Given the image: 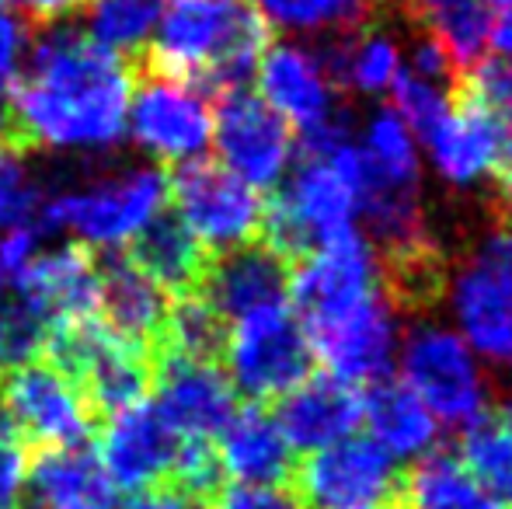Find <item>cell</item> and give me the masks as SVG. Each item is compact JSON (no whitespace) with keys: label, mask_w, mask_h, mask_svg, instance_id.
Masks as SVG:
<instances>
[{"label":"cell","mask_w":512,"mask_h":509,"mask_svg":"<svg viewBox=\"0 0 512 509\" xmlns=\"http://www.w3.org/2000/svg\"><path fill=\"white\" fill-rule=\"evenodd\" d=\"M133 67L77 25H49L28 46L11 88V136L21 150L112 154L126 136Z\"/></svg>","instance_id":"obj_1"},{"label":"cell","mask_w":512,"mask_h":509,"mask_svg":"<svg viewBox=\"0 0 512 509\" xmlns=\"http://www.w3.org/2000/svg\"><path fill=\"white\" fill-rule=\"evenodd\" d=\"M460 95H467L499 133L502 161L512 164V67L502 60H481L471 67L467 84H460Z\"/></svg>","instance_id":"obj_36"},{"label":"cell","mask_w":512,"mask_h":509,"mask_svg":"<svg viewBox=\"0 0 512 509\" xmlns=\"http://www.w3.org/2000/svg\"><path fill=\"white\" fill-rule=\"evenodd\" d=\"M227 346V321L206 304L199 293L171 300L168 325H164V339L157 353H175L189 356V360L216 363Z\"/></svg>","instance_id":"obj_34"},{"label":"cell","mask_w":512,"mask_h":509,"mask_svg":"<svg viewBox=\"0 0 512 509\" xmlns=\"http://www.w3.org/2000/svg\"><path fill=\"white\" fill-rule=\"evenodd\" d=\"M28 485V447L0 426V509H18Z\"/></svg>","instance_id":"obj_40"},{"label":"cell","mask_w":512,"mask_h":509,"mask_svg":"<svg viewBox=\"0 0 512 509\" xmlns=\"http://www.w3.org/2000/svg\"><path fill=\"white\" fill-rule=\"evenodd\" d=\"M98 461L112 485L129 492H150L171 482L182 440L164 426L150 401L129 405L122 412L108 415L105 426H98Z\"/></svg>","instance_id":"obj_15"},{"label":"cell","mask_w":512,"mask_h":509,"mask_svg":"<svg viewBox=\"0 0 512 509\" xmlns=\"http://www.w3.org/2000/svg\"><path fill=\"white\" fill-rule=\"evenodd\" d=\"M4 4H11V0H0V7H4Z\"/></svg>","instance_id":"obj_50"},{"label":"cell","mask_w":512,"mask_h":509,"mask_svg":"<svg viewBox=\"0 0 512 509\" xmlns=\"http://www.w3.org/2000/svg\"><path fill=\"white\" fill-rule=\"evenodd\" d=\"M269 49V25L251 0H164L157 39L133 70L234 91L255 74Z\"/></svg>","instance_id":"obj_2"},{"label":"cell","mask_w":512,"mask_h":509,"mask_svg":"<svg viewBox=\"0 0 512 509\" xmlns=\"http://www.w3.org/2000/svg\"><path fill=\"white\" fill-rule=\"evenodd\" d=\"M213 140L223 168L251 189H276L297 157L293 129L244 88L223 91L220 109L213 112Z\"/></svg>","instance_id":"obj_12"},{"label":"cell","mask_w":512,"mask_h":509,"mask_svg":"<svg viewBox=\"0 0 512 509\" xmlns=\"http://www.w3.org/2000/svg\"><path fill=\"white\" fill-rule=\"evenodd\" d=\"M324 70L331 74L335 88H352L359 95H384L401 74V46L384 28H356L349 35H335L321 49Z\"/></svg>","instance_id":"obj_27"},{"label":"cell","mask_w":512,"mask_h":509,"mask_svg":"<svg viewBox=\"0 0 512 509\" xmlns=\"http://www.w3.org/2000/svg\"><path fill=\"white\" fill-rule=\"evenodd\" d=\"M401 509H502L453 454H425L405 482Z\"/></svg>","instance_id":"obj_29"},{"label":"cell","mask_w":512,"mask_h":509,"mask_svg":"<svg viewBox=\"0 0 512 509\" xmlns=\"http://www.w3.org/2000/svg\"><path fill=\"white\" fill-rule=\"evenodd\" d=\"M366 185V157L356 143H342L321 161H304L290 182L265 203L269 248L286 262H300L359 220V196Z\"/></svg>","instance_id":"obj_3"},{"label":"cell","mask_w":512,"mask_h":509,"mask_svg":"<svg viewBox=\"0 0 512 509\" xmlns=\"http://www.w3.org/2000/svg\"><path fill=\"white\" fill-rule=\"evenodd\" d=\"M304 509H401L405 482L398 461L370 436H349L307 454L297 471Z\"/></svg>","instance_id":"obj_10"},{"label":"cell","mask_w":512,"mask_h":509,"mask_svg":"<svg viewBox=\"0 0 512 509\" xmlns=\"http://www.w3.org/2000/svg\"><path fill=\"white\" fill-rule=\"evenodd\" d=\"M502 206L512 213V164H509L506 175H502Z\"/></svg>","instance_id":"obj_47"},{"label":"cell","mask_w":512,"mask_h":509,"mask_svg":"<svg viewBox=\"0 0 512 509\" xmlns=\"http://www.w3.org/2000/svg\"><path fill=\"white\" fill-rule=\"evenodd\" d=\"M154 412L178 440H213L237 412V391L216 363L157 353L154 360Z\"/></svg>","instance_id":"obj_14"},{"label":"cell","mask_w":512,"mask_h":509,"mask_svg":"<svg viewBox=\"0 0 512 509\" xmlns=\"http://www.w3.org/2000/svg\"><path fill=\"white\" fill-rule=\"evenodd\" d=\"M269 28L304 39H335L363 28L373 0H251Z\"/></svg>","instance_id":"obj_31"},{"label":"cell","mask_w":512,"mask_h":509,"mask_svg":"<svg viewBox=\"0 0 512 509\" xmlns=\"http://www.w3.org/2000/svg\"><path fill=\"white\" fill-rule=\"evenodd\" d=\"M460 464L502 509H512V426L506 419H481L464 429Z\"/></svg>","instance_id":"obj_33"},{"label":"cell","mask_w":512,"mask_h":509,"mask_svg":"<svg viewBox=\"0 0 512 509\" xmlns=\"http://www.w3.org/2000/svg\"><path fill=\"white\" fill-rule=\"evenodd\" d=\"M14 286L21 304L49 328L98 314V258L81 241L35 255Z\"/></svg>","instance_id":"obj_18"},{"label":"cell","mask_w":512,"mask_h":509,"mask_svg":"<svg viewBox=\"0 0 512 509\" xmlns=\"http://www.w3.org/2000/svg\"><path fill=\"white\" fill-rule=\"evenodd\" d=\"M408 74L422 77V81H432V84H443L450 88L453 77H457V67L453 60L446 56V49L432 39L429 32H422L415 42H411V53H408Z\"/></svg>","instance_id":"obj_41"},{"label":"cell","mask_w":512,"mask_h":509,"mask_svg":"<svg viewBox=\"0 0 512 509\" xmlns=\"http://www.w3.org/2000/svg\"><path fill=\"white\" fill-rule=\"evenodd\" d=\"M363 422V394L331 374L314 377L279 398L276 426L293 454H317L338 440L356 436Z\"/></svg>","instance_id":"obj_21"},{"label":"cell","mask_w":512,"mask_h":509,"mask_svg":"<svg viewBox=\"0 0 512 509\" xmlns=\"http://www.w3.org/2000/svg\"><path fill=\"white\" fill-rule=\"evenodd\" d=\"M46 203V189L28 164V150L0 140V234L35 227Z\"/></svg>","instance_id":"obj_35"},{"label":"cell","mask_w":512,"mask_h":509,"mask_svg":"<svg viewBox=\"0 0 512 509\" xmlns=\"http://www.w3.org/2000/svg\"><path fill=\"white\" fill-rule=\"evenodd\" d=\"M363 422L370 426V440L394 461H422L439 440V422L401 381L370 384L363 398Z\"/></svg>","instance_id":"obj_26"},{"label":"cell","mask_w":512,"mask_h":509,"mask_svg":"<svg viewBox=\"0 0 512 509\" xmlns=\"http://www.w3.org/2000/svg\"><path fill=\"white\" fill-rule=\"evenodd\" d=\"M122 509H209L206 499L189 496V492L175 489V485H161V489H150L133 496Z\"/></svg>","instance_id":"obj_45"},{"label":"cell","mask_w":512,"mask_h":509,"mask_svg":"<svg viewBox=\"0 0 512 509\" xmlns=\"http://www.w3.org/2000/svg\"><path fill=\"white\" fill-rule=\"evenodd\" d=\"M0 426L25 447L70 450L95 436L98 415L81 387L42 356L0 377Z\"/></svg>","instance_id":"obj_6"},{"label":"cell","mask_w":512,"mask_h":509,"mask_svg":"<svg viewBox=\"0 0 512 509\" xmlns=\"http://www.w3.org/2000/svg\"><path fill=\"white\" fill-rule=\"evenodd\" d=\"M126 258L140 272H147L171 300L199 293L206 265H209L206 248L185 231V224L175 213H157V217L129 241Z\"/></svg>","instance_id":"obj_25"},{"label":"cell","mask_w":512,"mask_h":509,"mask_svg":"<svg viewBox=\"0 0 512 509\" xmlns=\"http://www.w3.org/2000/svg\"><path fill=\"white\" fill-rule=\"evenodd\" d=\"M262 102L300 133L331 123L338 112V91L331 74L324 70L317 49L304 42H269L255 67Z\"/></svg>","instance_id":"obj_16"},{"label":"cell","mask_w":512,"mask_h":509,"mask_svg":"<svg viewBox=\"0 0 512 509\" xmlns=\"http://www.w3.org/2000/svg\"><path fill=\"white\" fill-rule=\"evenodd\" d=\"M140 91L129 102V133L143 154L185 164L206 154L213 143V105L206 91L189 81L133 70Z\"/></svg>","instance_id":"obj_11"},{"label":"cell","mask_w":512,"mask_h":509,"mask_svg":"<svg viewBox=\"0 0 512 509\" xmlns=\"http://www.w3.org/2000/svg\"><path fill=\"white\" fill-rule=\"evenodd\" d=\"M28 35H32V25L21 14L0 7V95H11L18 81L21 60L28 53Z\"/></svg>","instance_id":"obj_39"},{"label":"cell","mask_w":512,"mask_h":509,"mask_svg":"<svg viewBox=\"0 0 512 509\" xmlns=\"http://www.w3.org/2000/svg\"><path fill=\"white\" fill-rule=\"evenodd\" d=\"M209 509H304L297 492L286 485H248L234 482L216 492V506Z\"/></svg>","instance_id":"obj_38"},{"label":"cell","mask_w":512,"mask_h":509,"mask_svg":"<svg viewBox=\"0 0 512 509\" xmlns=\"http://www.w3.org/2000/svg\"><path fill=\"white\" fill-rule=\"evenodd\" d=\"M422 143L429 147V161L436 175L446 185H457V189H474L485 178H492L495 168L502 164L499 133H495L492 119L467 95L453 98L450 116Z\"/></svg>","instance_id":"obj_22"},{"label":"cell","mask_w":512,"mask_h":509,"mask_svg":"<svg viewBox=\"0 0 512 509\" xmlns=\"http://www.w3.org/2000/svg\"><path fill=\"white\" fill-rule=\"evenodd\" d=\"M391 95H394V112L415 133V140H425L453 109L450 88L422 81V77L408 74V70H401L398 81L391 84Z\"/></svg>","instance_id":"obj_37"},{"label":"cell","mask_w":512,"mask_h":509,"mask_svg":"<svg viewBox=\"0 0 512 509\" xmlns=\"http://www.w3.org/2000/svg\"><path fill=\"white\" fill-rule=\"evenodd\" d=\"M28 503L35 509H115V485L98 454L81 447L42 450L28 464Z\"/></svg>","instance_id":"obj_24"},{"label":"cell","mask_w":512,"mask_h":509,"mask_svg":"<svg viewBox=\"0 0 512 509\" xmlns=\"http://www.w3.org/2000/svg\"><path fill=\"white\" fill-rule=\"evenodd\" d=\"M199 297L227 321V328L251 314L290 307V265L262 241L209 255Z\"/></svg>","instance_id":"obj_17"},{"label":"cell","mask_w":512,"mask_h":509,"mask_svg":"<svg viewBox=\"0 0 512 509\" xmlns=\"http://www.w3.org/2000/svg\"><path fill=\"white\" fill-rule=\"evenodd\" d=\"M164 0H88V35L126 63L147 53Z\"/></svg>","instance_id":"obj_32"},{"label":"cell","mask_w":512,"mask_h":509,"mask_svg":"<svg viewBox=\"0 0 512 509\" xmlns=\"http://www.w3.org/2000/svg\"><path fill=\"white\" fill-rule=\"evenodd\" d=\"M488 7H499V11H512V0H485Z\"/></svg>","instance_id":"obj_48"},{"label":"cell","mask_w":512,"mask_h":509,"mask_svg":"<svg viewBox=\"0 0 512 509\" xmlns=\"http://www.w3.org/2000/svg\"><path fill=\"white\" fill-rule=\"evenodd\" d=\"M401 384L429 408L439 426L471 429L488 415V381L481 360L443 321H415L401 335Z\"/></svg>","instance_id":"obj_5"},{"label":"cell","mask_w":512,"mask_h":509,"mask_svg":"<svg viewBox=\"0 0 512 509\" xmlns=\"http://www.w3.org/2000/svg\"><path fill=\"white\" fill-rule=\"evenodd\" d=\"M363 157L366 168L377 182L394 189L418 192L422 189V157H418L415 133L401 123L394 109H380L370 116L363 133Z\"/></svg>","instance_id":"obj_30"},{"label":"cell","mask_w":512,"mask_h":509,"mask_svg":"<svg viewBox=\"0 0 512 509\" xmlns=\"http://www.w3.org/2000/svg\"><path fill=\"white\" fill-rule=\"evenodd\" d=\"M408 11L418 21V28L446 49L457 74L478 67L495 21L485 0H408Z\"/></svg>","instance_id":"obj_28"},{"label":"cell","mask_w":512,"mask_h":509,"mask_svg":"<svg viewBox=\"0 0 512 509\" xmlns=\"http://www.w3.org/2000/svg\"><path fill=\"white\" fill-rule=\"evenodd\" d=\"M384 286V258L359 227L304 255L290 272V307L304 332L377 297Z\"/></svg>","instance_id":"obj_9"},{"label":"cell","mask_w":512,"mask_h":509,"mask_svg":"<svg viewBox=\"0 0 512 509\" xmlns=\"http://www.w3.org/2000/svg\"><path fill=\"white\" fill-rule=\"evenodd\" d=\"M474 255L485 258L488 265H492L495 272H499L502 279L512 286V224L506 227H495V231H488L485 238L478 241V248H474Z\"/></svg>","instance_id":"obj_44"},{"label":"cell","mask_w":512,"mask_h":509,"mask_svg":"<svg viewBox=\"0 0 512 509\" xmlns=\"http://www.w3.org/2000/svg\"><path fill=\"white\" fill-rule=\"evenodd\" d=\"M21 4V18L32 25V32H42V28L56 25L60 18H70L81 7H88V0H18Z\"/></svg>","instance_id":"obj_43"},{"label":"cell","mask_w":512,"mask_h":509,"mask_svg":"<svg viewBox=\"0 0 512 509\" xmlns=\"http://www.w3.org/2000/svg\"><path fill=\"white\" fill-rule=\"evenodd\" d=\"M506 422L512 426V401H509V408H506Z\"/></svg>","instance_id":"obj_49"},{"label":"cell","mask_w":512,"mask_h":509,"mask_svg":"<svg viewBox=\"0 0 512 509\" xmlns=\"http://www.w3.org/2000/svg\"><path fill=\"white\" fill-rule=\"evenodd\" d=\"M168 175L161 168H129L46 196L39 224L46 231H70L84 248H126L157 213H164Z\"/></svg>","instance_id":"obj_4"},{"label":"cell","mask_w":512,"mask_h":509,"mask_svg":"<svg viewBox=\"0 0 512 509\" xmlns=\"http://www.w3.org/2000/svg\"><path fill=\"white\" fill-rule=\"evenodd\" d=\"M304 335L314 360H321L331 377L352 387L380 384L387 381L394 360H398V307L387 297V290H380L377 297L363 300L359 307L338 314L328 325L310 328Z\"/></svg>","instance_id":"obj_13"},{"label":"cell","mask_w":512,"mask_h":509,"mask_svg":"<svg viewBox=\"0 0 512 509\" xmlns=\"http://www.w3.org/2000/svg\"><path fill=\"white\" fill-rule=\"evenodd\" d=\"M168 192L175 199V217L206 248V255L234 252L262 238L265 199L223 164L206 157L178 164L168 178Z\"/></svg>","instance_id":"obj_7"},{"label":"cell","mask_w":512,"mask_h":509,"mask_svg":"<svg viewBox=\"0 0 512 509\" xmlns=\"http://www.w3.org/2000/svg\"><path fill=\"white\" fill-rule=\"evenodd\" d=\"M453 332L478 360L512 363V286L485 258L471 255L450 283Z\"/></svg>","instance_id":"obj_20"},{"label":"cell","mask_w":512,"mask_h":509,"mask_svg":"<svg viewBox=\"0 0 512 509\" xmlns=\"http://www.w3.org/2000/svg\"><path fill=\"white\" fill-rule=\"evenodd\" d=\"M168 311L171 297L126 255H108L98 262V321L112 335L157 360Z\"/></svg>","instance_id":"obj_19"},{"label":"cell","mask_w":512,"mask_h":509,"mask_svg":"<svg viewBox=\"0 0 512 509\" xmlns=\"http://www.w3.org/2000/svg\"><path fill=\"white\" fill-rule=\"evenodd\" d=\"M216 461L234 482L248 485H283L293 475L290 443L279 433L276 415L265 412L262 405L237 408L220 433Z\"/></svg>","instance_id":"obj_23"},{"label":"cell","mask_w":512,"mask_h":509,"mask_svg":"<svg viewBox=\"0 0 512 509\" xmlns=\"http://www.w3.org/2000/svg\"><path fill=\"white\" fill-rule=\"evenodd\" d=\"M488 46L495 49V60L512 67V11H502L499 18L492 21V39H488Z\"/></svg>","instance_id":"obj_46"},{"label":"cell","mask_w":512,"mask_h":509,"mask_svg":"<svg viewBox=\"0 0 512 509\" xmlns=\"http://www.w3.org/2000/svg\"><path fill=\"white\" fill-rule=\"evenodd\" d=\"M227 381L251 405L279 401L314 374V353L293 307L251 314L227 328Z\"/></svg>","instance_id":"obj_8"},{"label":"cell","mask_w":512,"mask_h":509,"mask_svg":"<svg viewBox=\"0 0 512 509\" xmlns=\"http://www.w3.org/2000/svg\"><path fill=\"white\" fill-rule=\"evenodd\" d=\"M39 255V227H18L0 234V272L18 279Z\"/></svg>","instance_id":"obj_42"}]
</instances>
